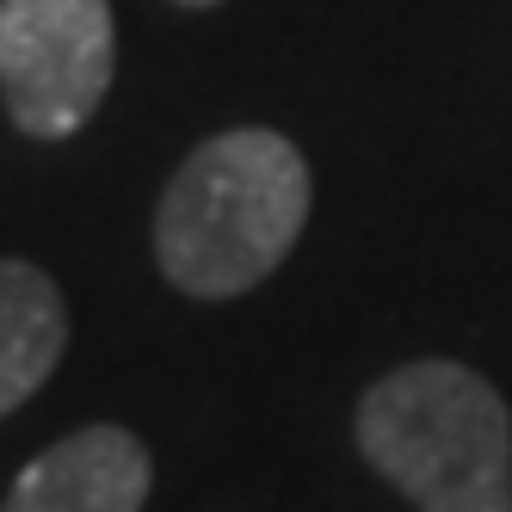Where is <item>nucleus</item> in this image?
I'll list each match as a JSON object with an SVG mask.
<instances>
[{"label":"nucleus","mask_w":512,"mask_h":512,"mask_svg":"<svg viewBox=\"0 0 512 512\" xmlns=\"http://www.w3.org/2000/svg\"><path fill=\"white\" fill-rule=\"evenodd\" d=\"M68 346V309L50 272L0 260V420L38 389Z\"/></svg>","instance_id":"nucleus-5"},{"label":"nucleus","mask_w":512,"mask_h":512,"mask_svg":"<svg viewBox=\"0 0 512 512\" xmlns=\"http://www.w3.org/2000/svg\"><path fill=\"white\" fill-rule=\"evenodd\" d=\"M309 223V161L278 130H223L173 173L155 260L192 297H235L278 272Z\"/></svg>","instance_id":"nucleus-1"},{"label":"nucleus","mask_w":512,"mask_h":512,"mask_svg":"<svg viewBox=\"0 0 512 512\" xmlns=\"http://www.w3.org/2000/svg\"><path fill=\"white\" fill-rule=\"evenodd\" d=\"M179 7H216V0H179Z\"/></svg>","instance_id":"nucleus-6"},{"label":"nucleus","mask_w":512,"mask_h":512,"mask_svg":"<svg viewBox=\"0 0 512 512\" xmlns=\"http://www.w3.org/2000/svg\"><path fill=\"white\" fill-rule=\"evenodd\" d=\"M358 445L420 512H512V420L451 358L389 371L358 408Z\"/></svg>","instance_id":"nucleus-2"},{"label":"nucleus","mask_w":512,"mask_h":512,"mask_svg":"<svg viewBox=\"0 0 512 512\" xmlns=\"http://www.w3.org/2000/svg\"><path fill=\"white\" fill-rule=\"evenodd\" d=\"M149 451L124 426H81L44 457H31L0 512H142Z\"/></svg>","instance_id":"nucleus-4"},{"label":"nucleus","mask_w":512,"mask_h":512,"mask_svg":"<svg viewBox=\"0 0 512 512\" xmlns=\"http://www.w3.org/2000/svg\"><path fill=\"white\" fill-rule=\"evenodd\" d=\"M105 0H0V93L25 136H75L112 87Z\"/></svg>","instance_id":"nucleus-3"}]
</instances>
